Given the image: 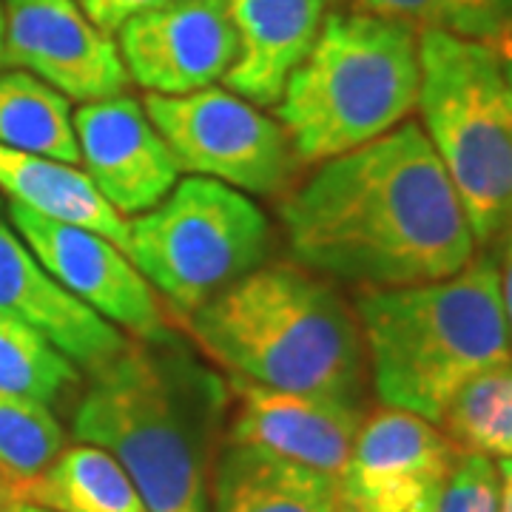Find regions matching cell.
<instances>
[{"label":"cell","instance_id":"1","mask_svg":"<svg viewBox=\"0 0 512 512\" xmlns=\"http://www.w3.org/2000/svg\"><path fill=\"white\" fill-rule=\"evenodd\" d=\"M279 222L302 268L359 291L447 279L478 254L439 154L410 120L316 165L285 191Z\"/></svg>","mask_w":512,"mask_h":512},{"label":"cell","instance_id":"2","mask_svg":"<svg viewBox=\"0 0 512 512\" xmlns=\"http://www.w3.org/2000/svg\"><path fill=\"white\" fill-rule=\"evenodd\" d=\"M228 404V379L174 333L154 342L128 339L111 362L92 370L72 433L120 461L148 512H208L211 441Z\"/></svg>","mask_w":512,"mask_h":512},{"label":"cell","instance_id":"6","mask_svg":"<svg viewBox=\"0 0 512 512\" xmlns=\"http://www.w3.org/2000/svg\"><path fill=\"white\" fill-rule=\"evenodd\" d=\"M421 128L464 205L481 251L512 222V86L498 49L419 32Z\"/></svg>","mask_w":512,"mask_h":512},{"label":"cell","instance_id":"20","mask_svg":"<svg viewBox=\"0 0 512 512\" xmlns=\"http://www.w3.org/2000/svg\"><path fill=\"white\" fill-rule=\"evenodd\" d=\"M0 146L80 165L69 97L23 69L0 72Z\"/></svg>","mask_w":512,"mask_h":512},{"label":"cell","instance_id":"23","mask_svg":"<svg viewBox=\"0 0 512 512\" xmlns=\"http://www.w3.org/2000/svg\"><path fill=\"white\" fill-rule=\"evenodd\" d=\"M356 12L402 20L419 32L498 46L512 35V0H345Z\"/></svg>","mask_w":512,"mask_h":512},{"label":"cell","instance_id":"30","mask_svg":"<svg viewBox=\"0 0 512 512\" xmlns=\"http://www.w3.org/2000/svg\"><path fill=\"white\" fill-rule=\"evenodd\" d=\"M9 512H55V510L37 507V504H29V501H12V504H9Z\"/></svg>","mask_w":512,"mask_h":512},{"label":"cell","instance_id":"18","mask_svg":"<svg viewBox=\"0 0 512 512\" xmlns=\"http://www.w3.org/2000/svg\"><path fill=\"white\" fill-rule=\"evenodd\" d=\"M0 191L40 217L97 231L128 254V220L100 197L80 165L0 146Z\"/></svg>","mask_w":512,"mask_h":512},{"label":"cell","instance_id":"25","mask_svg":"<svg viewBox=\"0 0 512 512\" xmlns=\"http://www.w3.org/2000/svg\"><path fill=\"white\" fill-rule=\"evenodd\" d=\"M436 512H498V464L478 453H461L441 487Z\"/></svg>","mask_w":512,"mask_h":512},{"label":"cell","instance_id":"15","mask_svg":"<svg viewBox=\"0 0 512 512\" xmlns=\"http://www.w3.org/2000/svg\"><path fill=\"white\" fill-rule=\"evenodd\" d=\"M0 311L37 330L77 370H97L128 345V336L83 305L49 274L26 242L0 222Z\"/></svg>","mask_w":512,"mask_h":512},{"label":"cell","instance_id":"7","mask_svg":"<svg viewBox=\"0 0 512 512\" xmlns=\"http://www.w3.org/2000/svg\"><path fill=\"white\" fill-rule=\"evenodd\" d=\"M271 245V220L251 194L194 174L128 222V259L183 319L259 268Z\"/></svg>","mask_w":512,"mask_h":512},{"label":"cell","instance_id":"19","mask_svg":"<svg viewBox=\"0 0 512 512\" xmlns=\"http://www.w3.org/2000/svg\"><path fill=\"white\" fill-rule=\"evenodd\" d=\"M15 501L55 512H148L120 461L83 441L63 447L40 476L20 487Z\"/></svg>","mask_w":512,"mask_h":512},{"label":"cell","instance_id":"32","mask_svg":"<svg viewBox=\"0 0 512 512\" xmlns=\"http://www.w3.org/2000/svg\"><path fill=\"white\" fill-rule=\"evenodd\" d=\"M9 504H12V498H9V490H6L3 478H0V512H9Z\"/></svg>","mask_w":512,"mask_h":512},{"label":"cell","instance_id":"3","mask_svg":"<svg viewBox=\"0 0 512 512\" xmlns=\"http://www.w3.org/2000/svg\"><path fill=\"white\" fill-rule=\"evenodd\" d=\"M205 359L237 379L359 402V316L339 288L291 262H262L185 319Z\"/></svg>","mask_w":512,"mask_h":512},{"label":"cell","instance_id":"8","mask_svg":"<svg viewBox=\"0 0 512 512\" xmlns=\"http://www.w3.org/2000/svg\"><path fill=\"white\" fill-rule=\"evenodd\" d=\"M143 106L180 168L194 177L274 197L291 188L302 165L279 120L228 89L208 86L180 97L146 94Z\"/></svg>","mask_w":512,"mask_h":512},{"label":"cell","instance_id":"9","mask_svg":"<svg viewBox=\"0 0 512 512\" xmlns=\"http://www.w3.org/2000/svg\"><path fill=\"white\" fill-rule=\"evenodd\" d=\"M9 222L37 262L114 328L143 342L174 333L163 299L120 245L89 228L40 217L18 202H9Z\"/></svg>","mask_w":512,"mask_h":512},{"label":"cell","instance_id":"26","mask_svg":"<svg viewBox=\"0 0 512 512\" xmlns=\"http://www.w3.org/2000/svg\"><path fill=\"white\" fill-rule=\"evenodd\" d=\"M83 15L106 35H117L128 20L163 6L168 0H74Z\"/></svg>","mask_w":512,"mask_h":512},{"label":"cell","instance_id":"5","mask_svg":"<svg viewBox=\"0 0 512 512\" xmlns=\"http://www.w3.org/2000/svg\"><path fill=\"white\" fill-rule=\"evenodd\" d=\"M419 29L402 20L328 12L308 57L288 77L276 120L302 165H319L382 137L416 111Z\"/></svg>","mask_w":512,"mask_h":512},{"label":"cell","instance_id":"31","mask_svg":"<svg viewBox=\"0 0 512 512\" xmlns=\"http://www.w3.org/2000/svg\"><path fill=\"white\" fill-rule=\"evenodd\" d=\"M436 501H439V493L430 495V498H424V501H419L416 507H410L407 512H436Z\"/></svg>","mask_w":512,"mask_h":512},{"label":"cell","instance_id":"11","mask_svg":"<svg viewBox=\"0 0 512 512\" xmlns=\"http://www.w3.org/2000/svg\"><path fill=\"white\" fill-rule=\"evenodd\" d=\"M3 66L35 74L52 89L94 103L128 89L123 57L74 0H0Z\"/></svg>","mask_w":512,"mask_h":512},{"label":"cell","instance_id":"17","mask_svg":"<svg viewBox=\"0 0 512 512\" xmlns=\"http://www.w3.org/2000/svg\"><path fill=\"white\" fill-rule=\"evenodd\" d=\"M208 512H336V481L265 450L225 444Z\"/></svg>","mask_w":512,"mask_h":512},{"label":"cell","instance_id":"27","mask_svg":"<svg viewBox=\"0 0 512 512\" xmlns=\"http://www.w3.org/2000/svg\"><path fill=\"white\" fill-rule=\"evenodd\" d=\"M495 262H498V285H501V305H504V316L510 325L512 339V222L501 231V237L495 239L493 248Z\"/></svg>","mask_w":512,"mask_h":512},{"label":"cell","instance_id":"22","mask_svg":"<svg viewBox=\"0 0 512 512\" xmlns=\"http://www.w3.org/2000/svg\"><path fill=\"white\" fill-rule=\"evenodd\" d=\"M66 447V433L46 404L0 390V478L15 501Z\"/></svg>","mask_w":512,"mask_h":512},{"label":"cell","instance_id":"12","mask_svg":"<svg viewBox=\"0 0 512 512\" xmlns=\"http://www.w3.org/2000/svg\"><path fill=\"white\" fill-rule=\"evenodd\" d=\"M117 35L128 80L163 97L214 86L237 57L228 0H168L128 20Z\"/></svg>","mask_w":512,"mask_h":512},{"label":"cell","instance_id":"13","mask_svg":"<svg viewBox=\"0 0 512 512\" xmlns=\"http://www.w3.org/2000/svg\"><path fill=\"white\" fill-rule=\"evenodd\" d=\"M80 165L120 217H140L180 183V163L146 106L131 94L83 103L74 111Z\"/></svg>","mask_w":512,"mask_h":512},{"label":"cell","instance_id":"28","mask_svg":"<svg viewBox=\"0 0 512 512\" xmlns=\"http://www.w3.org/2000/svg\"><path fill=\"white\" fill-rule=\"evenodd\" d=\"M498 512H512V458L498 461Z\"/></svg>","mask_w":512,"mask_h":512},{"label":"cell","instance_id":"24","mask_svg":"<svg viewBox=\"0 0 512 512\" xmlns=\"http://www.w3.org/2000/svg\"><path fill=\"white\" fill-rule=\"evenodd\" d=\"M80 379L77 367L37 330L0 311V390L55 404Z\"/></svg>","mask_w":512,"mask_h":512},{"label":"cell","instance_id":"21","mask_svg":"<svg viewBox=\"0 0 512 512\" xmlns=\"http://www.w3.org/2000/svg\"><path fill=\"white\" fill-rule=\"evenodd\" d=\"M439 427L461 453L512 458V359L464 384Z\"/></svg>","mask_w":512,"mask_h":512},{"label":"cell","instance_id":"4","mask_svg":"<svg viewBox=\"0 0 512 512\" xmlns=\"http://www.w3.org/2000/svg\"><path fill=\"white\" fill-rule=\"evenodd\" d=\"M353 311L376 396L433 424L470 379L512 359L490 248L447 279L359 291Z\"/></svg>","mask_w":512,"mask_h":512},{"label":"cell","instance_id":"10","mask_svg":"<svg viewBox=\"0 0 512 512\" xmlns=\"http://www.w3.org/2000/svg\"><path fill=\"white\" fill-rule=\"evenodd\" d=\"M458 456L439 424L382 407L365 416L336 478V512H407L441 493Z\"/></svg>","mask_w":512,"mask_h":512},{"label":"cell","instance_id":"16","mask_svg":"<svg viewBox=\"0 0 512 512\" xmlns=\"http://www.w3.org/2000/svg\"><path fill=\"white\" fill-rule=\"evenodd\" d=\"M328 6L330 0H228L237 32L228 89L259 109H274L322 32Z\"/></svg>","mask_w":512,"mask_h":512},{"label":"cell","instance_id":"14","mask_svg":"<svg viewBox=\"0 0 512 512\" xmlns=\"http://www.w3.org/2000/svg\"><path fill=\"white\" fill-rule=\"evenodd\" d=\"M228 444H245L288 458L333 481L348 464L365 413L359 402L276 390L248 379H228Z\"/></svg>","mask_w":512,"mask_h":512},{"label":"cell","instance_id":"29","mask_svg":"<svg viewBox=\"0 0 512 512\" xmlns=\"http://www.w3.org/2000/svg\"><path fill=\"white\" fill-rule=\"evenodd\" d=\"M495 49H498L501 66H504V74H507V80H510V86H512V35L507 37L504 43H498Z\"/></svg>","mask_w":512,"mask_h":512},{"label":"cell","instance_id":"33","mask_svg":"<svg viewBox=\"0 0 512 512\" xmlns=\"http://www.w3.org/2000/svg\"><path fill=\"white\" fill-rule=\"evenodd\" d=\"M0 69H3V3H0Z\"/></svg>","mask_w":512,"mask_h":512}]
</instances>
